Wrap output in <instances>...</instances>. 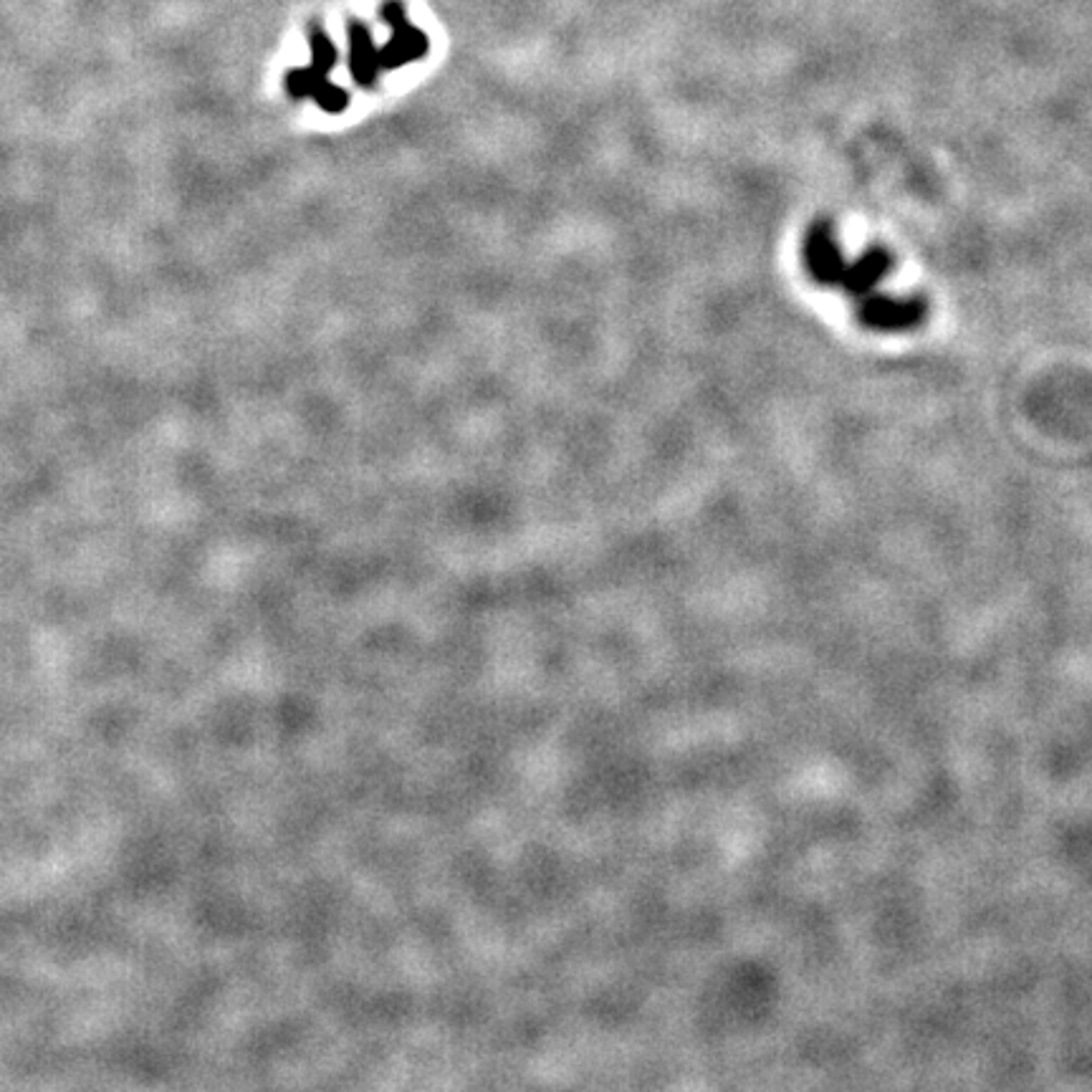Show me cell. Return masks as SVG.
I'll return each instance as SVG.
<instances>
[{"mask_svg":"<svg viewBox=\"0 0 1092 1092\" xmlns=\"http://www.w3.org/2000/svg\"><path fill=\"white\" fill-rule=\"evenodd\" d=\"M928 307L919 297L893 299L883 294H867L857 304V319L872 332H910L926 321Z\"/></svg>","mask_w":1092,"mask_h":1092,"instance_id":"6da1fadb","label":"cell"},{"mask_svg":"<svg viewBox=\"0 0 1092 1092\" xmlns=\"http://www.w3.org/2000/svg\"><path fill=\"white\" fill-rule=\"evenodd\" d=\"M805 261L807 271L812 273V278H815L817 283H822V286H840L848 264H845L837 238H834L832 223H812V228L807 231L805 238Z\"/></svg>","mask_w":1092,"mask_h":1092,"instance_id":"7a4b0ae2","label":"cell"},{"mask_svg":"<svg viewBox=\"0 0 1092 1092\" xmlns=\"http://www.w3.org/2000/svg\"><path fill=\"white\" fill-rule=\"evenodd\" d=\"M890 266H893V256H890L886 248H881V245H875V248L865 250L855 264H850L848 269H845L840 286L848 294H853V297H867V294L888 276Z\"/></svg>","mask_w":1092,"mask_h":1092,"instance_id":"3957f363","label":"cell"},{"mask_svg":"<svg viewBox=\"0 0 1092 1092\" xmlns=\"http://www.w3.org/2000/svg\"><path fill=\"white\" fill-rule=\"evenodd\" d=\"M375 48L369 41V34L359 26H352V74L357 76L359 84H369L375 74Z\"/></svg>","mask_w":1092,"mask_h":1092,"instance_id":"277c9868","label":"cell"},{"mask_svg":"<svg viewBox=\"0 0 1092 1092\" xmlns=\"http://www.w3.org/2000/svg\"><path fill=\"white\" fill-rule=\"evenodd\" d=\"M311 56H314V67L311 69L321 76L329 74L332 67L337 64V51L324 31H319V29L311 31Z\"/></svg>","mask_w":1092,"mask_h":1092,"instance_id":"5b68a950","label":"cell"}]
</instances>
